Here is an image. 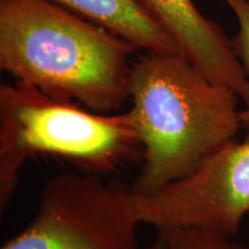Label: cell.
<instances>
[{"mask_svg": "<svg viewBox=\"0 0 249 249\" xmlns=\"http://www.w3.org/2000/svg\"><path fill=\"white\" fill-rule=\"evenodd\" d=\"M138 50L50 0H0V68L55 101L117 113Z\"/></svg>", "mask_w": 249, "mask_h": 249, "instance_id": "1", "label": "cell"}, {"mask_svg": "<svg viewBox=\"0 0 249 249\" xmlns=\"http://www.w3.org/2000/svg\"><path fill=\"white\" fill-rule=\"evenodd\" d=\"M128 40L139 50L181 53L144 0H50Z\"/></svg>", "mask_w": 249, "mask_h": 249, "instance_id": "7", "label": "cell"}, {"mask_svg": "<svg viewBox=\"0 0 249 249\" xmlns=\"http://www.w3.org/2000/svg\"><path fill=\"white\" fill-rule=\"evenodd\" d=\"M140 223L234 236L249 213V138L233 140L188 177L150 194L129 191Z\"/></svg>", "mask_w": 249, "mask_h": 249, "instance_id": "5", "label": "cell"}, {"mask_svg": "<svg viewBox=\"0 0 249 249\" xmlns=\"http://www.w3.org/2000/svg\"><path fill=\"white\" fill-rule=\"evenodd\" d=\"M128 114L144 148L134 194H150L196 171L235 140L238 95L211 82L181 53L148 52L132 64Z\"/></svg>", "mask_w": 249, "mask_h": 249, "instance_id": "2", "label": "cell"}, {"mask_svg": "<svg viewBox=\"0 0 249 249\" xmlns=\"http://www.w3.org/2000/svg\"><path fill=\"white\" fill-rule=\"evenodd\" d=\"M240 249H249V247H245V248H242V247H240Z\"/></svg>", "mask_w": 249, "mask_h": 249, "instance_id": "11", "label": "cell"}, {"mask_svg": "<svg viewBox=\"0 0 249 249\" xmlns=\"http://www.w3.org/2000/svg\"><path fill=\"white\" fill-rule=\"evenodd\" d=\"M39 155L60 158L80 172L108 176L142 164L144 148L126 113L86 111L34 87L0 85V213L17 191L23 166Z\"/></svg>", "mask_w": 249, "mask_h": 249, "instance_id": "3", "label": "cell"}, {"mask_svg": "<svg viewBox=\"0 0 249 249\" xmlns=\"http://www.w3.org/2000/svg\"><path fill=\"white\" fill-rule=\"evenodd\" d=\"M178 43L180 52L211 82L233 90L249 107V76L222 27L204 17L193 0H144Z\"/></svg>", "mask_w": 249, "mask_h": 249, "instance_id": "6", "label": "cell"}, {"mask_svg": "<svg viewBox=\"0 0 249 249\" xmlns=\"http://www.w3.org/2000/svg\"><path fill=\"white\" fill-rule=\"evenodd\" d=\"M129 188L99 174L54 176L26 229L1 249H141Z\"/></svg>", "mask_w": 249, "mask_h": 249, "instance_id": "4", "label": "cell"}, {"mask_svg": "<svg viewBox=\"0 0 249 249\" xmlns=\"http://www.w3.org/2000/svg\"><path fill=\"white\" fill-rule=\"evenodd\" d=\"M238 20V33L231 38L233 51L249 76V0H223ZM241 128L249 138V107L239 112Z\"/></svg>", "mask_w": 249, "mask_h": 249, "instance_id": "9", "label": "cell"}, {"mask_svg": "<svg viewBox=\"0 0 249 249\" xmlns=\"http://www.w3.org/2000/svg\"><path fill=\"white\" fill-rule=\"evenodd\" d=\"M145 249H170V247H169V245L166 244V241H165V239L163 238V236L158 234L157 239H156V240Z\"/></svg>", "mask_w": 249, "mask_h": 249, "instance_id": "10", "label": "cell"}, {"mask_svg": "<svg viewBox=\"0 0 249 249\" xmlns=\"http://www.w3.org/2000/svg\"><path fill=\"white\" fill-rule=\"evenodd\" d=\"M170 249H240L230 241V236L193 227L157 230Z\"/></svg>", "mask_w": 249, "mask_h": 249, "instance_id": "8", "label": "cell"}]
</instances>
